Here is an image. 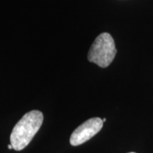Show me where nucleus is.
Here are the masks:
<instances>
[{
	"label": "nucleus",
	"mask_w": 153,
	"mask_h": 153,
	"mask_svg": "<svg viewBox=\"0 0 153 153\" xmlns=\"http://www.w3.org/2000/svg\"><path fill=\"white\" fill-rule=\"evenodd\" d=\"M44 121V115L37 110L24 115L15 125L10 134V144L15 151H22L32 141Z\"/></svg>",
	"instance_id": "1"
},
{
	"label": "nucleus",
	"mask_w": 153,
	"mask_h": 153,
	"mask_svg": "<svg viewBox=\"0 0 153 153\" xmlns=\"http://www.w3.org/2000/svg\"><path fill=\"white\" fill-rule=\"evenodd\" d=\"M117 54L115 42L111 34L103 33L100 34L88 54V60L100 67H107L113 61Z\"/></svg>",
	"instance_id": "2"
},
{
	"label": "nucleus",
	"mask_w": 153,
	"mask_h": 153,
	"mask_svg": "<svg viewBox=\"0 0 153 153\" xmlns=\"http://www.w3.org/2000/svg\"><path fill=\"white\" fill-rule=\"evenodd\" d=\"M103 127V121L100 117H93L78 126L71 134L70 143L73 146H80L90 140L100 131Z\"/></svg>",
	"instance_id": "3"
},
{
	"label": "nucleus",
	"mask_w": 153,
	"mask_h": 153,
	"mask_svg": "<svg viewBox=\"0 0 153 153\" xmlns=\"http://www.w3.org/2000/svg\"><path fill=\"white\" fill-rule=\"evenodd\" d=\"M8 148H9V149H10V150H11V149H13V147H12V145H9V146H8Z\"/></svg>",
	"instance_id": "4"
},
{
	"label": "nucleus",
	"mask_w": 153,
	"mask_h": 153,
	"mask_svg": "<svg viewBox=\"0 0 153 153\" xmlns=\"http://www.w3.org/2000/svg\"><path fill=\"white\" fill-rule=\"evenodd\" d=\"M105 120H106L105 118H104V119H102V121H103V123H104V122H105Z\"/></svg>",
	"instance_id": "5"
},
{
	"label": "nucleus",
	"mask_w": 153,
	"mask_h": 153,
	"mask_svg": "<svg viewBox=\"0 0 153 153\" xmlns=\"http://www.w3.org/2000/svg\"><path fill=\"white\" fill-rule=\"evenodd\" d=\"M129 153H135V152H129Z\"/></svg>",
	"instance_id": "6"
}]
</instances>
